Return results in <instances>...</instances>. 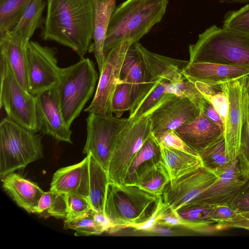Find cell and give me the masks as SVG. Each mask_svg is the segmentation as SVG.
<instances>
[{"label":"cell","instance_id":"obj_51","mask_svg":"<svg viewBox=\"0 0 249 249\" xmlns=\"http://www.w3.org/2000/svg\"><path fill=\"white\" fill-rule=\"evenodd\" d=\"M220 3L225 4H247L249 0H218Z\"/></svg>","mask_w":249,"mask_h":249},{"label":"cell","instance_id":"obj_14","mask_svg":"<svg viewBox=\"0 0 249 249\" xmlns=\"http://www.w3.org/2000/svg\"><path fill=\"white\" fill-rule=\"evenodd\" d=\"M218 177L203 165L170 181L162 195L163 200L176 211L197 197Z\"/></svg>","mask_w":249,"mask_h":249},{"label":"cell","instance_id":"obj_18","mask_svg":"<svg viewBox=\"0 0 249 249\" xmlns=\"http://www.w3.org/2000/svg\"><path fill=\"white\" fill-rule=\"evenodd\" d=\"M89 156L80 162L61 168L53 174L50 190L59 194L74 195L89 198Z\"/></svg>","mask_w":249,"mask_h":249},{"label":"cell","instance_id":"obj_8","mask_svg":"<svg viewBox=\"0 0 249 249\" xmlns=\"http://www.w3.org/2000/svg\"><path fill=\"white\" fill-rule=\"evenodd\" d=\"M151 133L149 114L137 121L131 120L121 130L108 167L107 173L111 181L119 184L124 183L132 161Z\"/></svg>","mask_w":249,"mask_h":249},{"label":"cell","instance_id":"obj_44","mask_svg":"<svg viewBox=\"0 0 249 249\" xmlns=\"http://www.w3.org/2000/svg\"><path fill=\"white\" fill-rule=\"evenodd\" d=\"M237 213L229 206H214L212 212V218L221 227L223 230H226L227 225L232 221Z\"/></svg>","mask_w":249,"mask_h":249},{"label":"cell","instance_id":"obj_22","mask_svg":"<svg viewBox=\"0 0 249 249\" xmlns=\"http://www.w3.org/2000/svg\"><path fill=\"white\" fill-rule=\"evenodd\" d=\"M116 6V0H94L93 52L99 73L105 62L104 47L110 19Z\"/></svg>","mask_w":249,"mask_h":249},{"label":"cell","instance_id":"obj_34","mask_svg":"<svg viewBox=\"0 0 249 249\" xmlns=\"http://www.w3.org/2000/svg\"><path fill=\"white\" fill-rule=\"evenodd\" d=\"M194 83L200 93L213 105L222 119L225 128L229 108L228 99L225 91L220 84L210 86L199 82Z\"/></svg>","mask_w":249,"mask_h":249},{"label":"cell","instance_id":"obj_33","mask_svg":"<svg viewBox=\"0 0 249 249\" xmlns=\"http://www.w3.org/2000/svg\"><path fill=\"white\" fill-rule=\"evenodd\" d=\"M32 0H0V33L10 31Z\"/></svg>","mask_w":249,"mask_h":249},{"label":"cell","instance_id":"obj_32","mask_svg":"<svg viewBox=\"0 0 249 249\" xmlns=\"http://www.w3.org/2000/svg\"><path fill=\"white\" fill-rule=\"evenodd\" d=\"M36 213L45 218L54 216L66 219L68 216L66 195L50 190L44 192L39 201Z\"/></svg>","mask_w":249,"mask_h":249},{"label":"cell","instance_id":"obj_47","mask_svg":"<svg viewBox=\"0 0 249 249\" xmlns=\"http://www.w3.org/2000/svg\"><path fill=\"white\" fill-rule=\"evenodd\" d=\"M92 216L96 229L99 234L104 231L114 232L116 231L115 226L103 213L93 210Z\"/></svg>","mask_w":249,"mask_h":249},{"label":"cell","instance_id":"obj_11","mask_svg":"<svg viewBox=\"0 0 249 249\" xmlns=\"http://www.w3.org/2000/svg\"><path fill=\"white\" fill-rule=\"evenodd\" d=\"M130 120L89 113L86 119L87 137L83 153H90L107 172L118 135Z\"/></svg>","mask_w":249,"mask_h":249},{"label":"cell","instance_id":"obj_28","mask_svg":"<svg viewBox=\"0 0 249 249\" xmlns=\"http://www.w3.org/2000/svg\"><path fill=\"white\" fill-rule=\"evenodd\" d=\"M46 6L44 0H32L10 31L28 44L35 31L44 22L42 16Z\"/></svg>","mask_w":249,"mask_h":249},{"label":"cell","instance_id":"obj_16","mask_svg":"<svg viewBox=\"0 0 249 249\" xmlns=\"http://www.w3.org/2000/svg\"><path fill=\"white\" fill-rule=\"evenodd\" d=\"M247 180L241 173L236 160L228 166L212 185L185 205L231 206Z\"/></svg>","mask_w":249,"mask_h":249},{"label":"cell","instance_id":"obj_9","mask_svg":"<svg viewBox=\"0 0 249 249\" xmlns=\"http://www.w3.org/2000/svg\"><path fill=\"white\" fill-rule=\"evenodd\" d=\"M249 75L220 84L228 99L229 108L225 124L224 137L226 153L231 163L237 160L242 128L248 111Z\"/></svg>","mask_w":249,"mask_h":249},{"label":"cell","instance_id":"obj_15","mask_svg":"<svg viewBox=\"0 0 249 249\" xmlns=\"http://www.w3.org/2000/svg\"><path fill=\"white\" fill-rule=\"evenodd\" d=\"M200 112V108L189 98L172 94L149 114L151 132L175 130L195 120Z\"/></svg>","mask_w":249,"mask_h":249},{"label":"cell","instance_id":"obj_41","mask_svg":"<svg viewBox=\"0 0 249 249\" xmlns=\"http://www.w3.org/2000/svg\"><path fill=\"white\" fill-rule=\"evenodd\" d=\"M68 216L70 220L91 213L93 210L88 198L74 195H66Z\"/></svg>","mask_w":249,"mask_h":249},{"label":"cell","instance_id":"obj_38","mask_svg":"<svg viewBox=\"0 0 249 249\" xmlns=\"http://www.w3.org/2000/svg\"><path fill=\"white\" fill-rule=\"evenodd\" d=\"M248 89L249 93V75ZM237 160L243 177L245 179L249 180V105L246 119L242 128Z\"/></svg>","mask_w":249,"mask_h":249},{"label":"cell","instance_id":"obj_45","mask_svg":"<svg viewBox=\"0 0 249 249\" xmlns=\"http://www.w3.org/2000/svg\"><path fill=\"white\" fill-rule=\"evenodd\" d=\"M231 207L238 212H249V180H247Z\"/></svg>","mask_w":249,"mask_h":249},{"label":"cell","instance_id":"obj_31","mask_svg":"<svg viewBox=\"0 0 249 249\" xmlns=\"http://www.w3.org/2000/svg\"><path fill=\"white\" fill-rule=\"evenodd\" d=\"M160 159V146L152 133L132 161L124 183L132 184L137 172L141 166L149 161L159 160Z\"/></svg>","mask_w":249,"mask_h":249},{"label":"cell","instance_id":"obj_49","mask_svg":"<svg viewBox=\"0 0 249 249\" xmlns=\"http://www.w3.org/2000/svg\"><path fill=\"white\" fill-rule=\"evenodd\" d=\"M231 228L249 231V212H238L232 221L227 225V229Z\"/></svg>","mask_w":249,"mask_h":249},{"label":"cell","instance_id":"obj_40","mask_svg":"<svg viewBox=\"0 0 249 249\" xmlns=\"http://www.w3.org/2000/svg\"><path fill=\"white\" fill-rule=\"evenodd\" d=\"M153 134L160 144L169 148L198 155L183 140L175 130H167Z\"/></svg>","mask_w":249,"mask_h":249},{"label":"cell","instance_id":"obj_7","mask_svg":"<svg viewBox=\"0 0 249 249\" xmlns=\"http://www.w3.org/2000/svg\"><path fill=\"white\" fill-rule=\"evenodd\" d=\"M0 107L7 117L33 132L40 131L36 97L25 89L5 57L0 54Z\"/></svg>","mask_w":249,"mask_h":249},{"label":"cell","instance_id":"obj_37","mask_svg":"<svg viewBox=\"0 0 249 249\" xmlns=\"http://www.w3.org/2000/svg\"><path fill=\"white\" fill-rule=\"evenodd\" d=\"M165 92L181 97H187L199 108L205 99L195 83L187 79L180 82L170 83L166 88Z\"/></svg>","mask_w":249,"mask_h":249},{"label":"cell","instance_id":"obj_2","mask_svg":"<svg viewBox=\"0 0 249 249\" xmlns=\"http://www.w3.org/2000/svg\"><path fill=\"white\" fill-rule=\"evenodd\" d=\"M168 0H126L116 6L105 42V54L124 41L133 43L147 34L164 15Z\"/></svg>","mask_w":249,"mask_h":249},{"label":"cell","instance_id":"obj_6","mask_svg":"<svg viewBox=\"0 0 249 249\" xmlns=\"http://www.w3.org/2000/svg\"><path fill=\"white\" fill-rule=\"evenodd\" d=\"M9 118L0 123V177L43 157L40 136Z\"/></svg>","mask_w":249,"mask_h":249},{"label":"cell","instance_id":"obj_29","mask_svg":"<svg viewBox=\"0 0 249 249\" xmlns=\"http://www.w3.org/2000/svg\"><path fill=\"white\" fill-rule=\"evenodd\" d=\"M87 154L89 156V199L94 211L104 213L107 186L110 179L107 171L90 153Z\"/></svg>","mask_w":249,"mask_h":249},{"label":"cell","instance_id":"obj_36","mask_svg":"<svg viewBox=\"0 0 249 249\" xmlns=\"http://www.w3.org/2000/svg\"><path fill=\"white\" fill-rule=\"evenodd\" d=\"M222 27L249 35V3L224 16Z\"/></svg>","mask_w":249,"mask_h":249},{"label":"cell","instance_id":"obj_12","mask_svg":"<svg viewBox=\"0 0 249 249\" xmlns=\"http://www.w3.org/2000/svg\"><path fill=\"white\" fill-rule=\"evenodd\" d=\"M57 50L30 41L26 50L27 90L36 96L55 88L61 68L57 64Z\"/></svg>","mask_w":249,"mask_h":249},{"label":"cell","instance_id":"obj_42","mask_svg":"<svg viewBox=\"0 0 249 249\" xmlns=\"http://www.w3.org/2000/svg\"><path fill=\"white\" fill-rule=\"evenodd\" d=\"M92 211L86 215L72 220H64V229L75 230L77 235L99 234L94 222Z\"/></svg>","mask_w":249,"mask_h":249},{"label":"cell","instance_id":"obj_10","mask_svg":"<svg viewBox=\"0 0 249 249\" xmlns=\"http://www.w3.org/2000/svg\"><path fill=\"white\" fill-rule=\"evenodd\" d=\"M133 43L124 41L105 54L95 94L85 111L106 116L113 115L112 97L117 87L124 81L121 77V69L126 52Z\"/></svg>","mask_w":249,"mask_h":249},{"label":"cell","instance_id":"obj_48","mask_svg":"<svg viewBox=\"0 0 249 249\" xmlns=\"http://www.w3.org/2000/svg\"><path fill=\"white\" fill-rule=\"evenodd\" d=\"M201 111L210 120L219 125L224 130V125L218 113L217 112L212 103L206 98L203 100L201 106Z\"/></svg>","mask_w":249,"mask_h":249},{"label":"cell","instance_id":"obj_27","mask_svg":"<svg viewBox=\"0 0 249 249\" xmlns=\"http://www.w3.org/2000/svg\"><path fill=\"white\" fill-rule=\"evenodd\" d=\"M213 208L206 205H187L176 211L187 223V228L199 232L212 233L223 230L212 218Z\"/></svg>","mask_w":249,"mask_h":249},{"label":"cell","instance_id":"obj_35","mask_svg":"<svg viewBox=\"0 0 249 249\" xmlns=\"http://www.w3.org/2000/svg\"><path fill=\"white\" fill-rule=\"evenodd\" d=\"M170 82L164 80L142 101L135 110L129 114L128 118L137 121L149 114L156 107L168 99L173 94L165 92V89Z\"/></svg>","mask_w":249,"mask_h":249},{"label":"cell","instance_id":"obj_25","mask_svg":"<svg viewBox=\"0 0 249 249\" xmlns=\"http://www.w3.org/2000/svg\"><path fill=\"white\" fill-rule=\"evenodd\" d=\"M170 181L169 174L160 160L149 161L141 166L132 184L149 193L160 196Z\"/></svg>","mask_w":249,"mask_h":249},{"label":"cell","instance_id":"obj_20","mask_svg":"<svg viewBox=\"0 0 249 249\" xmlns=\"http://www.w3.org/2000/svg\"><path fill=\"white\" fill-rule=\"evenodd\" d=\"M175 131L197 153L224 135V130L201 111L195 120Z\"/></svg>","mask_w":249,"mask_h":249},{"label":"cell","instance_id":"obj_50","mask_svg":"<svg viewBox=\"0 0 249 249\" xmlns=\"http://www.w3.org/2000/svg\"><path fill=\"white\" fill-rule=\"evenodd\" d=\"M170 228L161 226L156 225L152 229L151 232L157 233L160 234H170L172 231L170 230Z\"/></svg>","mask_w":249,"mask_h":249},{"label":"cell","instance_id":"obj_19","mask_svg":"<svg viewBox=\"0 0 249 249\" xmlns=\"http://www.w3.org/2000/svg\"><path fill=\"white\" fill-rule=\"evenodd\" d=\"M186 79L214 86L249 75V67L206 62L189 63L183 70Z\"/></svg>","mask_w":249,"mask_h":249},{"label":"cell","instance_id":"obj_30","mask_svg":"<svg viewBox=\"0 0 249 249\" xmlns=\"http://www.w3.org/2000/svg\"><path fill=\"white\" fill-rule=\"evenodd\" d=\"M197 153L203 165L218 176L231 163L226 153L224 135Z\"/></svg>","mask_w":249,"mask_h":249},{"label":"cell","instance_id":"obj_26","mask_svg":"<svg viewBox=\"0 0 249 249\" xmlns=\"http://www.w3.org/2000/svg\"><path fill=\"white\" fill-rule=\"evenodd\" d=\"M160 146V160L165 166L170 181L203 165L198 155Z\"/></svg>","mask_w":249,"mask_h":249},{"label":"cell","instance_id":"obj_17","mask_svg":"<svg viewBox=\"0 0 249 249\" xmlns=\"http://www.w3.org/2000/svg\"><path fill=\"white\" fill-rule=\"evenodd\" d=\"M40 131L58 141L72 143V132L63 118L55 88L35 96Z\"/></svg>","mask_w":249,"mask_h":249},{"label":"cell","instance_id":"obj_46","mask_svg":"<svg viewBox=\"0 0 249 249\" xmlns=\"http://www.w3.org/2000/svg\"><path fill=\"white\" fill-rule=\"evenodd\" d=\"M164 204L162 196L159 200L157 206L152 214L144 222L136 224H132L127 227L136 230L144 231L151 232L153 228L157 224V220L159 213Z\"/></svg>","mask_w":249,"mask_h":249},{"label":"cell","instance_id":"obj_21","mask_svg":"<svg viewBox=\"0 0 249 249\" xmlns=\"http://www.w3.org/2000/svg\"><path fill=\"white\" fill-rule=\"evenodd\" d=\"M2 187L20 207L29 213H36L44 192L36 183L14 172L2 179Z\"/></svg>","mask_w":249,"mask_h":249},{"label":"cell","instance_id":"obj_43","mask_svg":"<svg viewBox=\"0 0 249 249\" xmlns=\"http://www.w3.org/2000/svg\"><path fill=\"white\" fill-rule=\"evenodd\" d=\"M156 225L168 228L178 226L186 227V223L179 216L176 210L164 202L159 213Z\"/></svg>","mask_w":249,"mask_h":249},{"label":"cell","instance_id":"obj_3","mask_svg":"<svg viewBox=\"0 0 249 249\" xmlns=\"http://www.w3.org/2000/svg\"><path fill=\"white\" fill-rule=\"evenodd\" d=\"M189 62L249 67V35L213 25L189 45Z\"/></svg>","mask_w":249,"mask_h":249},{"label":"cell","instance_id":"obj_4","mask_svg":"<svg viewBox=\"0 0 249 249\" xmlns=\"http://www.w3.org/2000/svg\"><path fill=\"white\" fill-rule=\"evenodd\" d=\"M161 196L149 193L135 185L110 180L104 213L115 226L117 231L147 220L156 209Z\"/></svg>","mask_w":249,"mask_h":249},{"label":"cell","instance_id":"obj_13","mask_svg":"<svg viewBox=\"0 0 249 249\" xmlns=\"http://www.w3.org/2000/svg\"><path fill=\"white\" fill-rule=\"evenodd\" d=\"M134 45L142 59L145 71L143 89L135 110L161 81L166 80L174 83L186 79L183 74V70L189 61L154 53L139 42L134 43Z\"/></svg>","mask_w":249,"mask_h":249},{"label":"cell","instance_id":"obj_23","mask_svg":"<svg viewBox=\"0 0 249 249\" xmlns=\"http://www.w3.org/2000/svg\"><path fill=\"white\" fill-rule=\"evenodd\" d=\"M27 44L7 31L0 33V54L9 63L16 77L27 90L26 50ZM28 91V90H27Z\"/></svg>","mask_w":249,"mask_h":249},{"label":"cell","instance_id":"obj_5","mask_svg":"<svg viewBox=\"0 0 249 249\" xmlns=\"http://www.w3.org/2000/svg\"><path fill=\"white\" fill-rule=\"evenodd\" d=\"M98 78L95 65L89 58L61 68L55 89L63 118L70 127L93 96Z\"/></svg>","mask_w":249,"mask_h":249},{"label":"cell","instance_id":"obj_24","mask_svg":"<svg viewBox=\"0 0 249 249\" xmlns=\"http://www.w3.org/2000/svg\"><path fill=\"white\" fill-rule=\"evenodd\" d=\"M144 71L142 59L133 43L126 52L121 69L122 79L131 88L132 106L129 112L138 103L144 86Z\"/></svg>","mask_w":249,"mask_h":249},{"label":"cell","instance_id":"obj_39","mask_svg":"<svg viewBox=\"0 0 249 249\" xmlns=\"http://www.w3.org/2000/svg\"><path fill=\"white\" fill-rule=\"evenodd\" d=\"M131 91L129 84L126 81L118 85L112 99V111L117 118H121L131 108Z\"/></svg>","mask_w":249,"mask_h":249},{"label":"cell","instance_id":"obj_1","mask_svg":"<svg viewBox=\"0 0 249 249\" xmlns=\"http://www.w3.org/2000/svg\"><path fill=\"white\" fill-rule=\"evenodd\" d=\"M46 6L44 40L71 48L80 59L93 52L94 0H47Z\"/></svg>","mask_w":249,"mask_h":249}]
</instances>
